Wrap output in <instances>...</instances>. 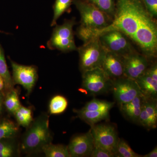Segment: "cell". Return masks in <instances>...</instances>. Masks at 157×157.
Wrapping results in <instances>:
<instances>
[{
  "label": "cell",
  "mask_w": 157,
  "mask_h": 157,
  "mask_svg": "<svg viewBox=\"0 0 157 157\" xmlns=\"http://www.w3.org/2000/svg\"><path fill=\"white\" fill-rule=\"evenodd\" d=\"M137 124L148 130L156 128L157 99L145 98Z\"/></svg>",
  "instance_id": "obj_14"
},
{
  "label": "cell",
  "mask_w": 157,
  "mask_h": 157,
  "mask_svg": "<svg viewBox=\"0 0 157 157\" xmlns=\"http://www.w3.org/2000/svg\"><path fill=\"white\" fill-rule=\"evenodd\" d=\"M117 30L128 37L149 59L156 57L157 24L142 0H116L115 12L111 23L98 33Z\"/></svg>",
  "instance_id": "obj_1"
},
{
  "label": "cell",
  "mask_w": 157,
  "mask_h": 157,
  "mask_svg": "<svg viewBox=\"0 0 157 157\" xmlns=\"http://www.w3.org/2000/svg\"><path fill=\"white\" fill-rule=\"evenodd\" d=\"M42 152L47 157H71L68 146L63 144H48L43 147Z\"/></svg>",
  "instance_id": "obj_22"
},
{
  "label": "cell",
  "mask_w": 157,
  "mask_h": 157,
  "mask_svg": "<svg viewBox=\"0 0 157 157\" xmlns=\"http://www.w3.org/2000/svg\"><path fill=\"white\" fill-rule=\"evenodd\" d=\"M0 75L4 80L5 91L6 94L14 88L15 85L8 69L4 49L1 45H0Z\"/></svg>",
  "instance_id": "obj_19"
},
{
  "label": "cell",
  "mask_w": 157,
  "mask_h": 157,
  "mask_svg": "<svg viewBox=\"0 0 157 157\" xmlns=\"http://www.w3.org/2000/svg\"><path fill=\"white\" fill-rule=\"evenodd\" d=\"M68 104L67 100L63 96H55L49 102V113L51 114H61L67 109Z\"/></svg>",
  "instance_id": "obj_26"
},
{
  "label": "cell",
  "mask_w": 157,
  "mask_h": 157,
  "mask_svg": "<svg viewBox=\"0 0 157 157\" xmlns=\"http://www.w3.org/2000/svg\"><path fill=\"white\" fill-rule=\"evenodd\" d=\"M94 147L104 149L115 154L119 138L114 127L108 124L91 126Z\"/></svg>",
  "instance_id": "obj_8"
},
{
  "label": "cell",
  "mask_w": 157,
  "mask_h": 157,
  "mask_svg": "<svg viewBox=\"0 0 157 157\" xmlns=\"http://www.w3.org/2000/svg\"><path fill=\"white\" fill-rule=\"evenodd\" d=\"M82 74V88L88 94L96 96L111 90L112 80L102 68L86 71Z\"/></svg>",
  "instance_id": "obj_7"
},
{
  "label": "cell",
  "mask_w": 157,
  "mask_h": 157,
  "mask_svg": "<svg viewBox=\"0 0 157 157\" xmlns=\"http://www.w3.org/2000/svg\"><path fill=\"white\" fill-rule=\"evenodd\" d=\"M98 36L102 46L107 52L124 57L137 51L128 37L117 30L103 32Z\"/></svg>",
  "instance_id": "obj_6"
},
{
  "label": "cell",
  "mask_w": 157,
  "mask_h": 157,
  "mask_svg": "<svg viewBox=\"0 0 157 157\" xmlns=\"http://www.w3.org/2000/svg\"><path fill=\"white\" fill-rule=\"evenodd\" d=\"M5 90V83L2 77L0 75V92Z\"/></svg>",
  "instance_id": "obj_32"
},
{
  "label": "cell",
  "mask_w": 157,
  "mask_h": 157,
  "mask_svg": "<svg viewBox=\"0 0 157 157\" xmlns=\"http://www.w3.org/2000/svg\"><path fill=\"white\" fill-rule=\"evenodd\" d=\"M142 94L146 98L157 99V80L154 79L146 70L136 80Z\"/></svg>",
  "instance_id": "obj_16"
},
{
  "label": "cell",
  "mask_w": 157,
  "mask_h": 157,
  "mask_svg": "<svg viewBox=\"0 0 157 157\" xmlns=\"http://www.w3.org/2000/svg\"><path fill=\"white\" fill-rule=\"evenodd\" d=\"M77 50L79 54V67L82 73L102 68L107 51L102 46L99 36L84 42Z\"/></svg>",
  "instance_id": "obj_4"
},
{
  "label": "cell",
  "mask_w": 157,
  "mask_h": 157,
  "mask_svg": "<svg viewBox=\"0 0 157 157\" xmlns=\"http://www.w3.org/2000/svg\"><path fill=\"white\" fill-rule=\"evenodd\" d=\"M76 24V18L66 19L61 25H56L52 35L47 43L50 50H58L68 52L77 50L74 39L73 26Z\"/></svg>",
  "instance_id": "obj_5"
},
{
  "label": "cell",
  "mask_w": 157,
  "mask_h": 157,
  "mask_svg": "<svg viewBox=\"0 0 157 157\" xmlns=\"http://www.w3.org/2000/svg\"><path fill=\"white\" fill-rule=\"evenodd\" d=\"M157 157V147L150 152L147 154L142 156V157Z\"/></svg>",
  "instance_id": "obj_31"
},
{
  "label": "cell",
  "mask_w": 157,
  "mask_h": 157,
  "mask_svg": "<svg viewBox=\"0 0 157 157\" xmlns=\"http://www.w3.org/2000/svg\"><path fill=\"white\" fill-rule=\"evenodd\" d=\"M18 132V125L13 121L8 119L0 121V140L16 137Z\"/></svg>",
  "instance_id": "obj_20"
},
{
  "label": "cell",
  "mask_w": 157,
  "mask_h": 157,
  "mask_svg": "<svg viewBox=\"0 0 157 157\" xmlns=\"http://www.w3.org/2000/svg\"><path fill=\"white\" fill-rule=\"evenodd\" d=\"M99 9L104 11L112 9L115 7L116 0H86Z\"/></svg>",
  "instance_id": "obj_28"
},
{
  "label": "cell",
  "mask_w": 157,
  "mask_h": 157,
  "mask_svg": "<svg viewBox=\"0 0 157 157\" xmlns=\"http://www.w3.org/2000/svg\"><path fill=\"white\" fill-rule=\"evenodd\" d=\"M102 68L112 80L124 77L123 57L107 52Z\"/></svg>",
  "instance_id": "obj_13"
},
{
  "label": "cell",
  "mask_w": 157,
  "mask_h": 157,
  "mask_svg": "<svg viewBox=\"0 0 157 157\" xmlns=\"http://www.w3.org/2000/svg\"><path fill=\"white\" fill-rule=\"evenodd\" d=\"M48 117L46 113H42L27 128L20 144V151L28 155L36 154L41 152L45 145L52 143Z\"/></svg>",
  "instance_id": "obj_3"
},
{
  "label": "cell",
  "mask_w": 157,
  "mask_h": 157,
  "mask_svg": "<svg viewBox=\"0 0 157 157\" xmlns=\"http://www.w3.org/2000/svg\"><path fill=\"white\" fill-rule=\"evenodd\" d=\"M16 137L0 140V157H12L18 155L20 149Z\"/></svg>",
  "instance_id": "obj_18"
},
{
  "label": "cell",
  "mask_w": 157,
  "mask_h": 157,
  "mask_svg": "<svg viewBox=\"0 0 157 157\" xmlns=\"http://www.w3.org/2000/svg\"><path fill=\"white\" fill-rule=\"evenodd\" d=\"M12 69V78L14 85L22 86L29 96L38 78V69L35 66L19 64L10 59Z\"/></svg>",
  "instance_id": "obj_10"
},
{
  "label": "cell",
  "mask_w": 157,
  "mask_h": 157,
  "mask_svg": "<svg viewBox=\"0 0 157 157\" xmlns=\"http://www.w3.org/2000/svg\"><path fill=\"white\" fill-rule=\"evenodd\" d=\"M82 120L92 126L99 122L107 119L109 117V112L87 111L82 109L73 110Z\"/></svg>",
  "instance_id": "obj_17"
},
{
  "label": "cell",
  "mask_w": 157,
  "mask_h": 157,
  "mask_svg": "<svg viewBox=\"0 0 157 157\" xmlns=\"http://www.w3.org/2000/svg\"><path fill=\"white\" fill-rule=\"evenodd\" d=\"M116 157H142L137 154L123 139L119 138L115 152Z\"/></svg>",
  "instance_id": "obj_27"
},
{
  "label": "cell",
  "mask_w": 157,
  "mask_h": 157,
  "mask_svg": "<svg viewBox=\"0 0 157 157\" xmlns=\"http://www.w3.org/2000/svg\"><path fill=\"white\" fill-rule=\"evenodd\" d=\"M13 115L14 116L17 124L24 128H28L33 121L32 109L22 105Z\"/></svg>",
  "instance_id": "obj_23"
},
{
  "label": "cell",
  "mask_w": 157,
  "mask_h": 157,
  "mask_svg": "<svg viewBox=\"0 0 157 157\" xmlns=\"http://www.w3.org/2000/svg\"><path fill=\"white\" fill-rule=\"evenodd\" d=\"M91 157H114L115 154L112 152L104 149L94 147Z\"/></svg>",
  "instance_id": "obj_30"
},
{
  "label": "cell",
  "mask_w": 157,
  "mask_h": 157,
  "mask_svg": "<svg viewBox=\"0 0 157 157\" xmlns=\"http://www.w3.org/2000/svg\"><path fill=\"white\" fill-rule=\"evenodd\" d=\"M67 146L71 157H90L94 148L91 130L84 134L73 136Z\"/></svg>",
  "instance_id": "obj_12"
},
{
  "label": "cell",
  "mask_w": 157,
  "mask_h": 157,
  "mask_svg": "<svg viewBox=\"0 0 157 157\" xmlns=\"http://www.w3.org/2000/svg\"><path fill=\"white\" fill-rule=\"evenodd\" d=\"M73 0H56L53 6V17L51 26H54L57 21L64 13H70Z\"/></svg>",
  "instance_id": "obj_21"
},
{
  "label": "cell",
  "mask_w": 157,
  "mask_h": 157,
  "mask_svg": "<svg viewBox=\"0 0 157 157\" xmlns=\"http://www.w3.org/2000/svg\"><path fill=\"white\" fill-rule=\"evenodd\" d=\"M0 32H1V31H0Z\"/></svg>",
  "instance_id": "obj_34"
},
{
  "label": "cell",
  "mask_w": 157,
  "mask_h": 157,
  "mask_svg": "<svg viewBox=\"0 0 157 157\" xmlns=\"http://www.w3.org/2000/svg\"><path fill=\"white\" fill-rule=\"evenodd\" d=\"M0 92V113L2 112V106L3 103V96L2 94Z\"/></svg>",
  "instance_id": "obj_33"
},
{
  "label": "cell",
  "mask_w": 157,
  "mask_h": 157,
  "mask_svg": "<svg viewBox=\"0 0 157 157\" xmlns=\"http://www.w3.org/2000/svg\"><path fill=\"white\" fill-rule=\"evenodd\" d=\"M123 59L124 76L135 80L142 76L150 66L149 59L137 51Z\"/></svg>",
  "instance_id": "obj_11"
},
{
  "label": "cell",
  "mask_w": 157,
  "mask_h": 157,
  "mask_svg": "<svg viewBox=\"0 0 157 157\" xmlns=\"http://www.w3.org/2000/svg\"><path fill=\"white\" fill-rule=\"evenodd\" d=\"M145 98L144 95H140L130 102L120 105L121 112L129 120L137 123Z\"/></svg>",
  "instance_id": "obj_15"
},
{
  "label": "cell",
  "mask_w": 157,
  "mask_h": 157,
  "mask_svg": "<svg viewBox=\"0 0 157 157\" xmlns=\"http://www.w3.org/2000/svg\"><path fill=\"white\" fill-rule=\"evenodd\" d=\"M73 4L81 17L76 35L84 43L98 37V33L112 22L109 15L86 0H73Z\"/></svg>",
  "instance_id": "obj_2"
},
{
  "label": "cell",
  "mask_w": 157,
  "mask_h": 157,
  "mask_svg": "<svg viewBox=\"0 0 157 157\" xmlns=\"http://www.w3.org/2000/svg\"><path fill=\"white\" fill-rule=\"evenodd\" d=\"M4 104L6 109L10 113L14 114L21 106L19 99L18 90L14 88L6 94Z\"/></svg>",
  "instance_id": "obj_25"
},
{
  "label": "cell",
  "mask_w": 157,
  "mask_h": 157,
  "mask_svg": "<svg viewBox=\"0 0 157 157\" xmlns=\"http://www.w3.org/2000/svg\"><path fill=\"white\" fill-rule=\"evenodd\" d=\"M111 91L119 105L143 94L136 80L126 76L112 80Z\"/></svg>",
  "instance_id": "obj_9"
},
{
  "label": "cell",
  "mask_w": 157,
  "mask_h": 157,
  "mask_svg": "<svg viewBox=\"0 0 157 157\" xmlns=\"http://www.w3.org/2000/svg\"><path fill=\"white\" fill-rule=\"evenodd\" d=\"M114 105V102L94 99L86 103L81 109L87 111L109 112Z\"/></svg>",
  "instance_id": "obj_24"
},
{
  "label": "cell",
  "mask_w": 157,
  "mask_h": 157,
  "mask_svg": "<svg viewBox=\"0 0 157 157\" xmlns=\"http://www.w3.org/2000/svg\"><path fill=\"white\" fill-rule=\"evenodd\" d=\"M145 8L152 17L156 19L157 0H142Z\"/></svg>",
  "instance_id": "obj_29"
}]
</instances>
